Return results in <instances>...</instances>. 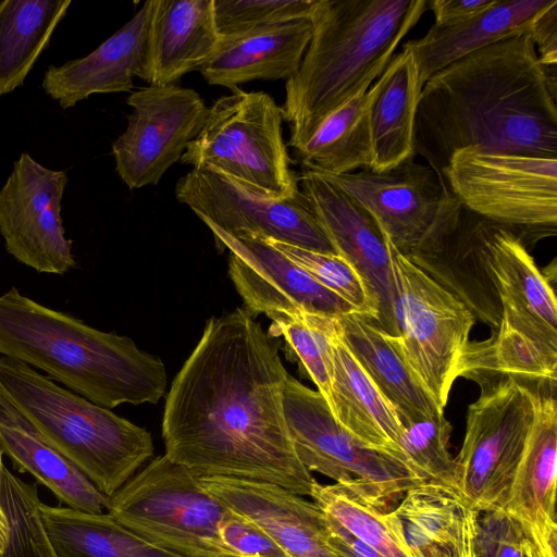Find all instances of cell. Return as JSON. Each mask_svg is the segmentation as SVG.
Wrapping results in <instances>:
<instances>
[{
	"instance_id": "6da1fadb",
	"label": "cell",
	"mask_w": 557,
	"mask_h": 557,
	"mask_svg": "<svg viewBox=\"0 0 557 557\" xmlns=\"http://www.w3.org/2000/svg\"><path fill=\"white\" fill-rule=\"evenodd\" d=\"M278 342L244 308L212 317L172 382L165 455L198 476L268 482L310 496L315 479L295 451L283 409Z\"/></svg>"
},
{
	"instance_id": "7a4b0ae2",
	"label": "cell",
	"mask_w": 557,
	"mask_h": 557,
	"mask_svg": "<svg viewBox=\"0 0 557 557\" xmlns=\"http://www.w3.org/2000/svg\"><path fill=\"white\" fill-rule=\"evenodd\" d=\"M465 148L557 158L556 89L529 33L474 51L423 85L414 153L443 178L453 153Z\"/></svg>"
},
{
	"instance_id": "3957f363",
	"label": "cell",
	"mask_w": 557,
	"mask_h": 557,
	"mask_svg": "<svg viewBox=\"0 0 557 557\" xmlns=\"http://www.w3.org/2000/svg\"><path fill=\"white\" fill-rule=\"evenodd\" d=\"M0 355L108 409L157 404L168 382L161 359L129 337L91 327L15 287L0 295Z\"/></svg>"
},
{
	"instance_id": "277c9868",
	"label": "cell",
	"mask_w": 557,
	"mask_h": 557,
	"mask_svg": "<svg viewBox=\"0 0 557 557\" xmlns=\"http://www.w3.org/2000/svg\"><path fill=\"white\" fill-rule=\"evenodd\" d=\"M426 10V0H318L311 39L285 85L282 108L293 149L335 109L370 88Z\"/></svg>"
},
{
	"instance_id": "5b68a950",
	"label": "cell",
	"mask_w": 557,
	"mask_h": 557,
	"mask_svg": "<svg viewBox=\"0 0 557 557\" xmlns=\"http://www.w3.org/2000/svg\"><path fill=\"white\" fill-rule=\"evenodd\" d=\"M0 389L38 434L107 497L153 455L146 429L61 387L24 362L0 356Z\"/></svg>"
},
{
	"instance_id": "8992f818",
	"label": "cell",
	"mask_w": 557,
	"mask_h": 557,
	"mask_svg": "<svg viewBox=\"0 0 557 557\" xmlns=\"http://www.w3.org/2000/svg\"><path fill=\"white\" fill-rule=\"evenodd\" d=\"M230 508L165 454L109 497L108 513L148 543L181 557H232L219 537Z\"/></svg>"
},
{
	"instance_id": "52a82bcc",
	"label": "cell",
	"mask_w": 557,
	"mask_h": 557,
	"mask_svg": "<svg viewBox=\"0 0 557 557\" xmlns=\"http://www.w3.org/2000/svg\"><path fill=\"white\" fill-rule=\"evenodd\" d=\"M231 90L208 109L180 161L214 169L272 197L296 196L300 189L283 138V108L264 91Z\"/></svg>"
},
{
	"instance_id": "ba28073f",
	"label": "cell",
	"mask_w": 557,
	"mask_h": 557,
	"mask_svg": "<svg viewBox=\"0 0 557 557\" xmlns=\"http://www.w3.org/2000/svg\"><path fill=\"white\" fill-rule=\"evenodd\" d=\"M283 409L295 451L311 472L342 484L384 512L422 482L400 461L372 449L333 416L323 396L287 374Z\"/></svg>"
},
{
	"instance_id": "9c48e42d",
	"label": "cell",
	"mask_w": 557,
	"mask_h": 557,
	"mask_svg": "<svg viewBox=\"0 0 557 557\" xmlns=\"http://www.w3.org/2000/svg\"><path fill=\"white\" fill-rule=\"evenodd\" d=\"M442 176L471 212L522 243L557 233V158L457 150Z\"/></svg>"
},
{
	"instance_id": "30bf717a",
	"label": "cell",
	"mask_w": 557,
	"mask_h": 557,
	"mask_svg": "<svg viewBox=\"0 0 557 557\" xmlns=\"http://www.w3.org/2000/svg\"><path fill=\"white\" fill-rule=\"evenodd\" d=\"M387 239V238H386ZM396 289L397 336L387 334L444 410L469 345L470 309L401 255L387 239Z\"/></svg>"
},
{
	"instance_id": "8fae6325",
	"label": "cell",
	"mask_w": 557,
	"mask_h": 557,
	"mask_svg": "<svg viewBox=\"0 0 557 557\" xmlns=\"http://www.w3.org/2000/svg\"><path fill=\"white\" fill-rule=\"evenodd\" d=\"M455 459V488L476 511L503 509L534 420L536 394L510 377L479 383Z\"/></svg>"
},
{
	"instance_id": "7c38bea8",
	"label": "cell",
	"mask_w": 557,
	"mask_h": 557,
	"mask_svg": "<svg viewBox=\"0 0 557 557\" xmlns=\"http://www.w3.org/2000/svg\"><path fill=\"white\" fill-rule=\"evenodd\" d=\"M174 191L177 201L203 223L232 236L336 255L301 191L290 198L272 197L211 168H193L177 181Z\"/></svg>"
},
{
	"instance_id": "4fadbf2b",
	"label": "cell",
	"mask_w": 557,
	"mask_h": 557,
	"mask_svg": "<svg viewBox=\"0 0 557 557\" xmlns=\"http://www.w3.org/2000/svg\"><path fill=\"white\" fill-rule=\"evenodd\" d=\"M126 102V128L112 144L115 170L129 189L157 185L199 134L209 108L196 90L175 84L139 88Z\"/></svg>"
},
{
	"instance_id": "5bb4252c",
	"label": "cell",
	"mask_w": 557,
	"mask_h": 557,
	"mask_svg": "<svg viewBox=\"0 0 557 557\" xmlns=\"http://www.w3.org/2000/svg\"><path fill=\"white\" fill-rule=\"evenodd\" d=\"M69 177L23 152L0 189V233L7 251L40 273L64 274L75 265L61 203Z\"/></svg>"
},
{
	"instance_id": "9a60e30c",
	"label": "cell",
	"mask_w": 557,
	"mask_h": 557,
	"mask_svg": "<svg viewBox=\"0 0 557 557\" xmlns=\"http://www.w3.org/2000/svg\"><path fill=\"white\" fill-rule=\"evenodd\" d=\"M315 173L367 209L405 257L434 235L449 194L445 181L414 158L383 172Z\"/></svg>"
},
{
	"instance_id": "2e32d148",
	"label": "cell",
	"mask_w": 557,
	"mask_h": 557,
	"mask_svg": "<svg viewBox=\"0 0 557 557\" xmlns=\"http://www.w3.org/2000/svg\"><path fill=\"white\" fill-rule=\"evenodd\" d=\"M493 225L449 191L434 235L406 258L463 302L475 319L497 329L502 307L490 267Z\"/></svg>"
},
{
	"instance_id": "e0dca14e",
	"label": "cell",
	"mask_w": 557,
	"mask_h": 557,
	"mask_svg": "<svg viewBox=\"0 0 557 557\" xmlns=\"http://www.w3.org/2000/svg\"><path fill=\"white\" fill-rule=\"evenodd\" d=\"M205 225L215 246L230 251V277L252 317L311 313L337 318L357 312L269 240L232 236L210 223Z\"/></svg>"
},
{
	"instance_id": "ac0fdd59",
	"label": "cell",
	"mask_w": 557,
	"mask_h": 557,
	"mask_svg": "<svg viewBox=\"0 0 557 557\" xmlns=\"http://www.w3.org/2000/svg\"><path fill=\"white\" fill-rule=\"evenodd\" d=\"M298 184L336 255L363 281L376 309V322L397 336L396 289L387 239L380 225L367 209L315 172L302 168Z\"/></svg>"
},
{
	"instance_id": "d6986e66",
	"label": "cell",
	"mask_w": 557,
	"mask_h": 557,
	"mask_svg": "<svg viewBox=\"0 0 557 557\" xmlns=\"http://www.w3.org/2000/svg\"><path fill=\"white\" fill-rule=\"evenodd\" d=\"M199 479L210 494L262 528L288 556L341 557L329 543L327 520L315 503L268 482Z\"/></svg>"
},
{
	"instance_id": "ffe728a7",
	"label": "cell",
	"mask_w": 557,
	"mask_h": 557,
	"mask_svg": "<svg viewBox=\"0 0 557 557\" xmlns=\"http://www.w3.org/2000/svg\"><path fill=\"white\" fill-rule=\"evenodd\" d=\"M557 403L536 394L534 420L503 510L541 557H557Z\"/></svg>"
},
{
	"instance_id": "44dd1931",
	"label": "cell",
	"mask_w": 557,
	"mask_h": 557,
	"mask_svg": "<svg viewBox=\"0 0 557 557\" xmlns=\"http://www.w3.org/2000/svg\"><path fill=\"white\" fill-rule=\"evenodd\" d=\"M384 518L410 557H481L479 511L451 486L411 487Z\"/></svg>"
},
{
	"instance_id": "7402d4cb",
	"label": "cell",
	"mask_w": 557,
	"mask_h": 557,
	"mask_svg": "<svg viewBox=\"0 0 557 557\" xmlns=\"http://www.w3.org/2000/svg\"><path fill=\"white\" fill-rule=\"evenodd\" d=\"M153 0L89 54L60 66L50 65L42 78L45 92L63 109L94 94L131 91L141 77Z\"/></svg>"
},
{
	"instance_id": "603a6c76",
	"label": "cell",
	"mask_w": 557,
	"mask_h": 557,
	"mask_svg": "<svg viewBox=\"0 0 557 557\" xmlns=\"http://www.w3.org/2000/svg\"><path fill=\"white\" fill-rule=\"evenodd\" d=\"M490 267L498 292L499 325L557 350V305L554 289L522 240L494 223Z\"/></svg>"
},
{
	"instance_id": "cb8c5ba5",
	"label": "cell",
	"mask_w": 557,
	"mask_h": 557,
	"mask_svg": "<svg viewBox=\"0 0 557 557\" xmlns=\"http://www.w3.org/2000/svg\"><path fill=\"white\" fill-rule=\"evenodd\" d=\"M220 42L214 0H153L140 79L157 86L175 84L199 71Z\"/></svg>"
},
{
	"instance_id": "d4e9b609",
	"label": "cell",
	"mask_w": 557,
	"mask_h": 557,
	"mask_svg": "<svg viewBox=\"0 0 557 557\" xmlns=\"http://www.w3.org/2000/svg\"><path fill=\"white\" fill-rule=\"evenodd\" d=\"M311 34V21L298 20L222 36L199 71L208 84L230 89L259 79L287 81L298 71Z\"/></svg>"
},
{
	"instance_id": "484cf974",
	"label": "cell",
	"mask_w": 557,
	"mask_h": 557,
	"mask_svg": "<svg viewBox=\"0 0 557 557\" xmlns=\"http://www.w3.org/2000/svg\"><path fill=\"white\" fill-rule=\"evenodd\" d=\"M336 322L341 338L370 381L396 410L401 425L444 412L375 319L350 312L337 317Z\"/></svg>"
},
{
	"instance_id": "4316f807",
	"label": "cell",
	"mask_w": 557,
	"mask_h": 557,
	"mask_svg": "<svg viewBox=\"0 0 557 557\" xmlns=\"http://www.w3.org/2000/svg\"><path fill=\"white\" fill-rule=\"evenodd\" d=\"M553 0H497L494 5L462 23L433 24L419 39L403 48L413 57L423 85L450 63L499 40L528 33L534 17Z\"/></svg>"
},
{
	"instance_id": "83f0119b",
	"label": "cell",
	"mask_w": 557,
	"mask_h": 557,
	"mask_svg": "<svg viewBox=\"0 0 557 557\" xmlns=\"http://www.w3.org/2000/svg\"><path fill=\"white\" fill-rule=\"evenodd\" d=\"M421 90L413 57L403 48L368 89L371 170L383 172L414 158V127Z\"/></svg>"
},
{
	"instance_id": "f1b7e54d",
	"label": "cell",
	"mask_w": 557,
	"mask_h": 557,
	"mask_svg": "<svg viewBox=\"0 0 557 557\" xmlns=\"http://www.w3.org/2000/svg\"><path fill=\"white\" fill-rule=\"evenodd\" d=\"M0 451L67 507L89 513L108 510L103 495L70 460L50 446L0 389Z\"/></svg>"
},
{
	"instance_id": "f546056e",
	"label": "cell",
	"mask_w": 557,
	"mask_h": 557,
	"mask_svg": "<svg viewBox=\"0 0 557 557\" xmlns=\"http://www.w3.org/2000/svg\"><path fill=\"white\" fill-rule=\"evenodd\" d=\"M332 350L330 409L333 416L368 447L400 461L397 441L403 425L398 414L370 381L341 338L336 319L332 335Z\"/></svg>"
},
{
	"instance_id": "4dcf8cb0",
	"label": "cell",
	"mask_w": 557,
	"mask_h": 557,
	"mask_svg": "<svg viewBox=\"0 0 557 557\" xmlns=\"http://www.w3.org/2000/svg\"><path fill=\"white\" fill-rule=\"evenodd\" d=\"M557 350L530 337L498 325L484 342L469 343L460 376L478 384L497 377H510L534 394L555 395Z\"/></svg>"
},
{
	"instance_id": "1f68e13d",
	"label": "cell",
	"mask_w": 557,
	"mask_h": 557,
	"mask_svg": "<svg viewBox=\"0 0 557 557\" xmlns=\"http://www.w3.org/2000/svg\"><path fill=\"white\" fill-rule=\"evenodd\" d=\"M40 509L57 557H181L148 543L108 512L89 513L42 503Z\"/></svg>"
},
{
	"instance_id": "d6a6232c",
	"label": "cell",
	"mask_w": 557,
	"mask_h": 557,
	"mask_svg": "<svg viewBox=\"0 0 557 557\" xmlns=\"http://www.w3.org/2000/svg\"><path fill=\"white\" fill-rule=\"evenodd\" d=\"M71 3V0L0 2V96L23 85Z\"/></svg>"
},
{
	"instance_id": "836d02e7",
	"label": "cell",
	"mask_w": 557,
	"mask_h": 557,
	"mask_svg": "<svg viewBox=\"0 0 557 557\" xmlns=\"http://www.w3.org/2000/svg\"><path fill=\"white\" fill-rule=\"evenodd\" d=\"M294 151L302 168L315 172L345 174L371 169L368 90L324 117L309 139Z\"/></svg>"
},
{
	"instance_id": "e575fe53",
	"label": "cell",
	"mask_w": 557,
	"mask_h": 557,
	"mask_svg": "<svg viewBox=\"0 0 557 557\" xmlns=\"http://www.w3.org/2000/svg\"><path fill=\"white\" fill-rule=\"evenodd\" d=\"M310 497L329 518L384 557H410L404 542L386 523L385 512L348 487L315 480Z\"/></svg>"
},
{
	"instance_id": "d590c367",
	"label": "cell",
	"mask_w": 557,
	"mask_h": 557,
	"mask_svg": "<svg viewBox=\"0 0 557 557\" xmlns=\"http://www.w3.org/2000/svg\"><path fill=\"white\" fill-rule=\"evenodd\" d=\"M0 506L8 524V539L0 557H57L44 527L37 485L10 472L1 451Z\"/></svg>"
},
{
	"instance_id": "8d00e7d4",
	"label": "cell",
	"mask_w": 557,
	"mask_h": 557,
	"mask_svg": "<svg viewBox=\"0 0 557 557\" xmlns=\"http://www.w3.org/2000/svg\"><path fill=\"white\" fill-rule=\"evenodd\" d=\"M272 320L268 334L283 336L287 347L298 359L329 407L332 403L333 317L300 313L268 315Z\"/></svg>"
},
{
	"instance_id": "74e56055",
	"label": "cell",
	"mask_w": 557,
	"mask_h": 557,
	"mask_svg": "<svg viewBox=\"0 0 557 557\" xmlns=\"http://www.w3.org/2000/svg\"><path fill=\"white\" fill-rule=\"evenodd\" d=\"M450 434L451 424L444 412L403 425L397 441L398 457L422 483L454 487L455 459L449 451Z\"/></svg>"
},
{
	"instance_id": "f35d334b",
	"label": "cell",
	"mask_w": 557,
	"mask_h": 557,
	"mask_svg": "<svg viewBox=\"0 0 557 557\" xmlns=\"http://www.w3.org/2000/svg\"><path fill=\"white\" fill-rule=\"evenodd\" d=\"M269 240L322 286L348 302L357 312L376 320L377 313L363 281L341 256Z\"/></svg>"
},
{
	"instance_id": "ab89813d",
	"label": "cell",
	"mask_w": 557,
	"mask_h": 557,
	"mask_svg": "<svg viewBox=\"0 0 557 557\" xmlns=\"http://www.w3.org/2000/svg\"><path fill=\"white\" fill-rule=\"evenodd\" d=\"M318 0H214V15L222 36L256 28L310 20Z\"/></svg>"
},
{
	"instance_id": "60d3db41",
	"label": "cell",
	"mask_w": 557,
	"mask_h": 557,
	"mask_svg": "<svg viewBox=\"0 0 557 557\" xmlns=\"http://www.w3.org/2000/svg\"><path fill=\"white\" fill-rule=\"evenodd\" d=\"M219 537L232 557H290L262 528L232 509L220 523Z\"/></svg>"
},
{
	"instance_id": "b9f144b4",
	"label": "cell",
	"mask_w": 557,
	"mask_h": 557,
	"mask_svg": "<svg viewBox=\"0 0 557 557\" xmlns=\"http://www.w3.org/2000/svg\"><path fill=\"white\" fill-rule=\"evenodd\" d=\"M525 540L521 527L503 509L479 512L481 557H523Z\"/></svg>"
},
{
	"instance_id": "7bdbcfd3",
	"label": "cell",
	"mask_w": 557,
	"mask_h": 557,
	"mask_svg": "<svg viewBox=\"0 0 557 557\" xmlns=\"http://www.w3.org/2000/svg\"><path fill=\"white\" fill-rule=\"evenodd\" d=\"M529 35L539 46V61L544 67L556 66L557 62V0L541 11L532 21Z\"/></svg>"
},
{
	"instance_id": "ee69618b",
	"label": "cell",
	"mask_w": 557,
	"mask_h": 557,
	"mask_svg": "<svg viewBox=\"0 0 557 557\" xmlns=\"http://www.w3.org/2000/svg\"><path fill=\"white\" fill-rule=\"evenodd\" d=\"M497 0H431L428 9L434 15L437 26H450L462 23L482 13Z\"/></svg>"
},
{
	"instance_id": "f6af8a7d",
	"label": "cell",
	"mask_w": 557,
	"mask_h": 557,
	"mask_svg": "<svg viewBox=\"0 0 557 557\" xmlns=\"http://www.w3.org/2000/svg\"><path fill=\"white\" fill-rule=\"evenodd\" d=\"M325 517L329 528V543L338 555L342 557H384L379 552L343 529L326 515Z\"/></svg>"
},
{
	"instance_id": "bcb514c9",
	"label": "cell",
	"mask_w": 557,
	"mask_h": 557,
	"mask_svg": "<svg viewBox=\"0 0 557 557\" xmlns=\"http://www.w3.org/2000/svg\"><path fill=\"white\" fill-rule=\"evenodd\" d=\"M8 539V524L5 520V516L0 506V554L2 553Z\"/></svg>"
},
{
	"instance_id": "7dc6e473",
	"label": "cell",
	"mask_w": 557,
	"mask_h": 557,
	"mask_svg": "<svg viewBox=\"0 0 557 557\" xmlns=\"http://www.w3.org/2000/svg\"><path fill=\"white\" fill-rule=\"evenodd\" d=\"M523 557H541L540 553L529 539L525 540Z\"/></svg>"
}]
</instances>
